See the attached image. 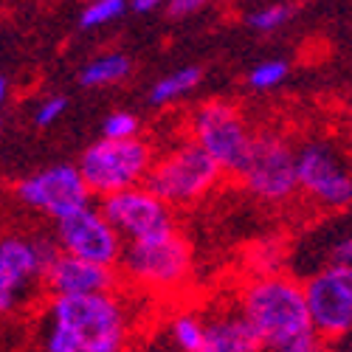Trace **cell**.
Instances as JSON below:
<instances>
[{
    "mask_svg": "<svg viewBox=\"0 0 352 352\" xmlns=\"http://www.w3.org/2000/svg\"><path fill=\"white\" fill-rule=\"evenodd\" d=\"M133 321L122 287L85 296H45L37 341L48 352H119L130 344Z\"/></svg>",
    "mask_w": 352,
    "mask_h": 352,
    "instance_id": "1",
    "label": "cell"
},
{
    "mask_svg": "<svg viewBox=\"0 0 352 352\" xmlns=\"http://www.w3.org/2000/svg\"><path fill=\"white\" fill-rule=\"evenodd\" d=\"M240 310L251 321L262 349L271 352H313L324 341L318 338L305 285L287 274H259L240 287Z\"/></svg>",
    "mask_w": 352,
    "mask_h": 352,
    "instance_id": "2",
    "label": "cell"
},
{
    "mask_svg": "<svg viewBox=\"0 0 352 352\" xmlns=\"http://www.w3.org/2000/svg\"><path fill=\"white\" fill-rule=\"evenodd\" d=\"M60 245L43 234L0 237V318L20 316L45 299V271Z\"/></svg>",
    "mask_w": 352,
    "mask_h": 352,
    "instance_id": "3",
    "label": "cell"
},
{
    "mask_svg": "<svg viewBox=\"0 0 352 352\" xmlns=\"http://www.w3.org/2000/svg\"><path fill=\"white\" fill-rule=\"evenodd\" d=\"M223 178L226 169L189 135L186 141L155 155L144 184L161 200H166L172 209H186L200 203L203 197H209Z\"/></svg>",
    "mask_w": 352,
    "mask_h": 352,
    "instance_id": "4",
    "label": "cell"
},
{
    "mask_svg": "<svg viewBox=\"0 0 352 352\" xmlns=\"http://www.w3.org/2000/svg\"><path fill=\"white\" fill-rule=\"evenodd\" d=\"M119 271L124 285L144 293H166L192 276V245L175 228L161 237L124 243Z\"/></svg>",
    "mask_w": 352,
    "mask_h": 352,
    "instance_id": "5",
    "label": "cell"
},
{
    "mask_svg": "<svg viewBox=\"0 0 352 352\" xmlns=\"http://www.w3.org/2000/svg\"><path fill=\"white\" fill-rule=\"evenodd\" d=\"M153 161H155V150L146 138H141V135H130V138L102 135L82 153L79 169H82V178H85L87 189H91V195H96L102 200L113 192L144 184L153 169Z\"/></svg>",
    "mask_w": 352,
    "mask_h": 352,
    "instance_id": "6",
    "label": "cell"
},
{
    "mask_svg": "<svg viewBox=\"0 0 352 352\" xmlns=\"http://www.w3.org/2000/svg\"><path fill=\"white\" fill-rule=\"evenodd\" d=\"M189 135L226 169V175H237L251 153L256 133H251L237 104L212 99L192 113Z\"/></svg>",
    "mask_w": 352,
    "mask_h": 352,
    "instance_id": "7",
    "label": "cell"
},
{
    "mask_svg": "<svg viewBox=\"0 0 352 352\" xmlns=\"http://www.w3.org/2000/svg\"><path fill=\"white\" fill-rule=\"evenodd\" d=\"M237 178L262 203H287L299 192L296 150L279 133H256Z\"/></svg>",
    "mask_w": 352,
    "mask_h": 352,
    "instance_id": "8",
    "label": "cell"
},
{
    "mask_svg": "<svg viewBox=\"0 0 352 352\" xmlns=\"http://www.w3.org/2000/svg\"><path fill=\"white\" fill-rule=\"evenodd\" d=\"M313 327L324 344L352 336V265L330 262L305 282Z\"/></svg>",
    "mask_w": 352,
    "mask_h": 352,
    "instance_id": "9",
    "label": "cell"
},
{
    "mask_svg": "<svg viewBox=\"0 0 352 352\" xmlns=\"http://www.w3.org/2000/svg\"><path fill=\"white\" fill-rule=\"evenodd\" d=\"M299 192L313 200L318 209H346L352 206V172L341 155L324 141H310L296 150Z\"/></svg>",
    "mask_w": 352,
    "mask_h": 352,
    "instance_id": "10",
    "label": "cell"
},
{
    "mask_svg": "<svg viewBox=\"0 0 352 352\" xmlns=\"http://www.w3.org/2000/svg\"><path fill=\"white\" fill-rule=\"evenodd\" d=\"M99 206L107 214V220L119 228L124 243L161 237V234H169L178 228V223H175V209L166 200H161L146 184L113 192V195L102 197Z\"/></svg>",
    "mask_w": 352,
    "mask_h": 352,
    "instance_id": "11",
    "label": "cell"
},
{
    "mask_svg": "<svg viewBox=\"0 0 352 352\" xmlns=\"http://www.w3.org/2000/svg\"><path fill=\"white\" fill-rule=\"evenodd\" d=\"M17 200L25 209H32L48 220H60L82 206L91 203V189H87L79 164H56L40 169L17 184Z\"/></svg>",
    "mask_w": 352,
    "mask_h": 352,
    "instance_id": "12",
    "label": "cell"
},
{
    "mask_svg": "<svg viewBox=\"0 0 352 352\" xmlns=\"http://www.w3.org/2000/svg\"><path fill=\"white\" fill-rule=\"evenodd\" d=\"M54 240L60 245V251L116 268H119V259L124 251V237L119 234V228L107 220L102 206L96 209L91 203L54 220Z\"/></svg>",
    "mask_w": 352,
    "mask_h": 352,
    "instance_id": "13",
    "label": "cell"
},
{
    "mask_svg": "<svg viewBox=\"0 0 352 352\" xmlns=\"http://www.w3.org/2000/svg\"><path fill=\"white\" fill-rule=\"evenodd\" d=\"M124 285L116 265L85 259L68 251H56L45 271V296H85V293H107Z\"/></svg>",
    "mask_w": 352,
    "mask_h": 352,
    "instance_id": "14",
    "label": "cell"
},
{
    "mask_svg": "<svg viewBox=\"0 0 352 352\" xmlns=\"http://www.w3.org/2000/svg\"><path fill=\"white\" fill-rule=\"evenodd\" d=\"M206 344L209 352H256L259 338L240 305L220 307L206 316Z\"/></svg>",
    "mask_w": 352,
    "mask_h": 352,
    "instance_id": "15",
    "label": "cell"
},
{
    "mask_svg": "<svg viewBox=\"0 0 352 352\" xmlns=\"http://www.w3.org/2000/svg\"><path fill=\"white\" fill-rule=\"evenodd\" d=\"M169 344L184 352H209L206 344V316L184 310L169 321Z\"/></svg>",
    "mask_w": 352,
    "mask_h": 352,
    "instance_id": "16",
    "label": "cell"
},
{
    "mask_svg": "<svg viewBox=\"0 0 352 352\" xmlns=\"http://www.w3.org/2000/svg\"><path fill=\"white\" fill-rule=\"evenodd\" d=\"M130 60L124 54H102V56H94L79 74V85L82 87H107V85H116L122 82L127 74H130Z\"/></svg>",
    "mask_w": 352,
    "mask_h": 352,
    "instance_id": "17",
    "label": "cell"
},
{
    "mask_svg": "<svg viewBox=\"0 0 352 352\" xmlns=\"http://www.w3.org/2000/svg\"><path fill=\"white\" fill-rule=\"evenodd\" d=\"M203 79V71L197 65H189V68H181V71H172L166 74L164 79H158L153 85V91H150V102L155 107H164V104H172V102H178L184 96H189L195 87L200 85Z\"/></svg>",
    "mask_w": 352,
    "mask_h": 352,
    "instance_id": "18",
    "label": "cell"
},
{
    "mask_svg": "<svg viewBox=\"0 0 352 352\" xmlns=\"http://www.w3.org/2000/svg\"><path fill=\"white\" fill-rule=\"evenodd\" d=\"M293 12H296V9H293L290 3H282V0H276V3H265V6L254 9L248 14V25L254 28V32H259V34H274V32H279L282 25L290 23Z\"/></svg>",
    "mask_w": 352,
    "mask_h": 352,
    "instance_id": "19",
    "label": "cell"
},
{
    "mask_svg": "<svg viewBox=\"0 0 352 352\" xmlns=\"http://www.w3.org/2000/svg\"><path fill=\"white\" fill-rule=\"evenodd\" d=\"M127 6H130V0H91L79 14V28L91 32V28L107 25L116 17H122Z\"/></svg>",
    "mask_w": 352,
    "mask_h": 352,
    "instance_id": "20",
    "label": "cell"
},
{
    "mask_svg": "<svg viewBox=\"0 0 352 352\" xmlns=\"http://www.w3.org/2000/svg\"><path fill=\"white\" fill-rule=\"evenodd\" d=\"M290 65L285 60H265V63H256L248 71V85L251 91H274L287 79Z\"/></svg>",
    "mask_w": 352,
    "mask_h": 352,
    "instance_id": "21",
    "label": "cell"
},
{
    "mask_svg": "<svg viewBox=\"0 0 352 352\" xmlns=\"http://www.w3.org/2000/svg\"><path fill=\"white\" fill-rule=\"evenodd\" d=\"M138 130H141V122L130 110H113L102 122V135L107 138H130V135H138Z\"/></svg>",
    "mask_w": 352,
    "mask_h": 352,
    "instance_id": "22",
    "label": "cell"
},
{
    "mask_svg": "<svg viewBox=\"0 0 352 352\" xmlns=\"http://www.w3.org/2000/svg\"><path fill=\"white\" fill-rule=\"evenodd\" d=\"M68 110V99L65 96H48V99H43L40 104H37V110H34V124L37 127H51L54 122H60L63 119V113Z\"/></svg>",
    "mask_w": 352,
    "mask_h": 352,
    "instance_id": "23",
    "label": "cell"
},
{
    "mask_svg": "<svg viewBox=\"0 0 352 352\" xmlns=\"http://www.w3.org/2000/svg\"><path fill=\"white\" fill-rule=\"evenodd\" d=\"M212 3L214 0H166V12H169V17H189Z\"/></svg>",
    "mask_w": 352,
    "mask_h": 352,
    "instance_id": "24",
    "label": "cell"
},
{
    "mask_svg": "<svg viewBox=\"0 0 352 352\" xmlns=\"http://www.w3.org/2000/svg\"><path fill=\"white\" fill-rule=\"evenodd\" d=\"M330 262H344V265H352V234L336 240V245L330 251Z\"/></svg>",
    "mask_w": 352,
    "mask_h": 352,
    "instance_id": "25",
    "label": "cell"
},
{
    "mask_svg": "<svg viewBox=\"0 0 352 352\" xmlns=\"http://www.w3.org/2000/svg\"><path fill=\"white\" fill-rule=\"evenodd\" d=\"M166 3V0H130V9L138 12V14H150L155 9H161Z\"/></svg>",
    "mask_w": 352,
    "mask_h": 352,
    "instance_id": "26",
    "label": "cell"
},
{
    "mask_svg": "<svg viewBox=\"0 0 352 352\" xmlns=\"http://www.w3.org/2000/svg\"><path fill=\"white\" fill-rule=\"evenodd\" d=\"M6 96H9V82L0 79V110H3V104H6Z\"/></svg>",
    "mask_w": 352,
    "mask_h": 352,
    "instance_id": "27",
    "label": "cell"
}]
</instances>
